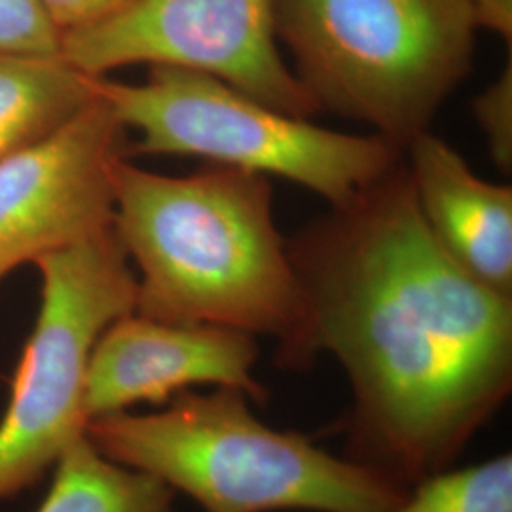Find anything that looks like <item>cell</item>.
<instances>
[{"instance_id": "obj_7", "label": "cell", "mask_w": 512, "mask_h": 512, "mask_svg": "<svg viewBox=\"0 0 512 512\" xmlns=\"http://www.w3.org/2000/svg\"><path fill=\"white\" fill-rule=\"evenodd\" d=\"M61 55L90 76L137 63L209 74L287 114L321 112L281 54L275 0H137L65 33Z\"/></svg>"}, {"instance_id": "obj_8", "label": "cell", "mask_w": 512, "mask_h": 512, "mask_svg": "<svg viewBox=\"0 0 512 512\" xmlns=\"http://www.w3.org/2000/svg\"><path fill=\"white\" fill-rule=\"evenodd\" d=\"M126 131L95 92L63 128L0 162V279L112 228Z\"/></svg>"}, {"instance_id": "obj_10", "label": "cell", "mask_w": 512, "mask_h": 512, "mask_svg": "<svg viewBox=\"0 0 512 512\" xmlns=\"http://www.w3.org/2000/svg\"><path fill=\"white\" fill-rule=\"evenodd\" d=\"M404 165L433 236L459 266L512 296V188L488 183L456 148L425 131L404 148Z\"/></svg>"}, {"instance_id": "obj_15", "label": "cell", "mask_w": 512, "mask_h": 512, "mask_svg": "<svg viewBox=\"0 0 512 512\" xmlns=\"http://www.w3.org/2000/svg\"><path fill=\"white\" fill-rule=\"evenodd\" d=\"M476 124L486 139L495 167L505 175L512 171V57L503 71L473 101Z\"/></svg>"}, {"instance_id": "obj_3", "label": "cell", "mask_w": 512, "mask_h": 512, "mask_svg": "<svg viewBox=\"0 0 512 512\" xmlns=\"http://www.w3.org/2000/svg\"><path fill=\"white\" fill-rule=\"evenodd\" d=\"M234 387L186 389L156 412L86 423L93 446L158 476L205 512H387L410 488L260 420Z\"/></svg>"}, {"instance_id": "obj_13", "label": "cell", "mask_w": 512, "mask_h": 512, "mask_svg": "<svg viewBox=\"0 0 512 512\" xmlns=\"http://www.w3.org/2000/svg\"><path fill=\"white\" fill-rule=\"evenodd\" d=\"M387 512H512V456L427 476Z\"/></svg>"}, {"instance_id": "obj_17", "label": "cell", "mask_w": 512, "mask_h": 512, "mask_svg": "<svg viewBox=\"0 0 512 512\" xmlns=\"http://www.w3.org/2000/svg\"><path fill=\"white\" fill-rule=\"evenodd\" d=\"M478 31H490L512 50V0H465Z\"/></svg>"}, {"instance_id": "obj_11", "label": "cell", "mask_w": 512, "mask_h": 512, "mask_svg": "<svg viewBox=\"0 0 512 512\" xmlns=\"http://www.w3.org/2000/svg\"><path fill=\"white\" fill-rule=\"evenodd\" d=\"M93 80L61 54H0V162L63 128L95 97Z\"/></svg>"}, {"instance_id": "obj_14", "label": "cell", "mask_w": 512, "mask_h": 512, "mask_svg": "<svg viewBox=\"0 0 512 512\" xmlns=\"http://www.w3.org/2000/svg\"><path fill=\"white\" fill-rule=\"evenodd\" d=\"M0 54H61V33L38 0H0Z\"/></svg>"}, {"instance_id": "obj_2", "label": "cell", "mask_w": 512, "mask_h": 512, "mask_svg": "<svg viewBox=\"0 0 512 512\" xmlns=\"http://www.w3.org/2000/svg\"><path fill=\"white\" fill-rule=\"evenodd\" d=\"M112 181V230L137 268V313L272 338L285 368L317 359L268 177L215 164L167 177L122 156Z\"/></svg>"}, {"instance_id": "obj_16", "label": "cell", "mask_w": 512, "mask_h": 512, "mask_svg": "<svg viewBox=\"0 0 512 512\" xmlns=\"http://www.w3.org/2000/svg\"><path fill=\"white\" fill-rule=\"evenodd\" d=\"M61 37L124 12L137 0H38Z\"/></svg>"}, {"instance_id": "obj_4", "label": "cell", "mask_w": 512, "mask_h": 512, "mask_svg": "<svg viewBox=\"0 0 512 512\" xmlns=\"http://www.w3.org/2000/svg\"><path fill=\"white\" fill-rule=\"evenodd\" d=\"M275 31L319 110L404 148L473 71L465 0H275Z\"/></svg>"}, {"instance_id": "obj_9", "label": "cell", "mask_w": 512, "mask_h": 512, "mask_svg": "<svg viewBox=\"0 0 512 512\" xmlns=\"http://www.w3.org/2000/svg\"><path fill=\"white\" fill-rule=\"evenodd\" d=\"M258 353V338L243 330L131 311L95 344L84 391L86 423L135 404L160 408L198 385L234 387L264 404L268 389L255 378Z\"/></svg>"}, {"instance_id": "obj_12", "label": "cell", "mask_w": 512, "mask_h": 512, "mask_svg": "<svg viewBox=\"0 0 512 512\" xmlns=\"http://www.w3.org/2000/svg\"><path fill=\"white\" fill-rule=\"evenodd\" d=\"M37 512H177V492L158 476L101 454L84 435L55 461Z\"/></svg>"}, {"instance_id": "obj_5", "label": "cell", "mask_w": 512, "mask_h": 512, "mask_svg": "<svg viewBox=\"0 0 512 512\" xmlns=\"http://www.w3.org/2000/svg\"><path fill=\"white\" fill-rule=\"evenodd\" d=\"M126 129L139 133L131 154H181L209 164L279 177L330 207H344L403 162L382 137L340 133L274 109L238 88L177 67H150L141 84L95 76Z\"/></svg>"}, {"instance_id": "obj_6", "label": "cell", "mask_w": 512, "mask_h": 512, "mask_svg": "<svg viewBox=\"0 0 512 512\" xmlns=\"http://www.w3.org/2000/svg\"><path fill=\"white\" fill-rule=\"evenodd\" d=\"M35 264L42 298L0 420V501L35 486L86 435L84 391L93 349L137 304L135 268L112 228Z\"/></svg>"}, {"instance_id": "obj_1", "label": "cell", "mask_w": 512, "mask_h": 512, "mask_svg": "<svg viewBox=\"0 0 512 512\" xmlns=\"http://www.w3.org/2000/svg\"><path fill=\"white\" fill-rule=\"evenodd\" d=\"M289 253L315 357L348 376V458L406 488L452 467L511 395L512 296L440 245L404 158Z\"/></svg>"}]
</instances>
